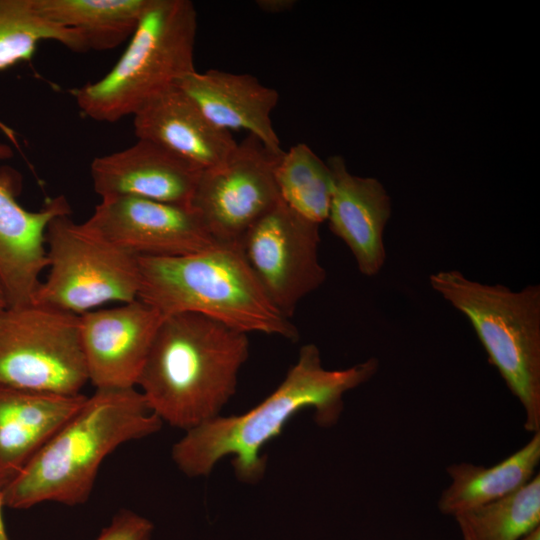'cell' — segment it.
<instances>
[{"label":"cell","mask_w":540,"mask_h":540,"mask_svg":"<svg viewBox=\"0 0 540 540\" xmlns=\"http://www.w3.org/2000/svg\"><path fill=\"white\" fill-rule=\"evenodd\" d=\"M377 370L376 358L328 370L322 364L319 348L306 344L268 397L244 414L219 415L185 431L172 447V459L182 473L199 477L209 475L220 459L232 456L236 477L256 483L266 469L262 448L280 435L294 415L313 408L319 425L335 424L343 410L344 394L367 382Z\"/></svg>","instance_id":"obj_1"},{"label":"cell","mask_w":540,"mask_h":540,"mask_svg":"<svg viewBox=\"0 0 540 540\" xmlns=\"http://www.w3.org/2000/svg\"><path fill=\"white\" fill-rule=\"evenodd\" d=\"M248 356L244 332L199 314L164 316L137 386L162 422L187 431L220 415Z\"/></svg>","instance_id":"obj_2"},{"label":"cell","mask_w":540,"mask_h":540,"mask_svg":"<svg viewBox=\"0 0 540 540\" xmlns=\"http://www.w3.org/2000/svg\"><path fill=\"white\" fill-rule=\"evenodd\" d=\"M162 423L135 388L96 389L1 490L4 506L84 504L104 459L124 443L157 433Z\"/></svg>","instance_id":"obj_3"},{"label":"cell","mask_w":540,"mask_h":540,"mask_svg":"<svg viewBox=\"0 0 540 540\" xmlns=\"http://www.w3.org/2000/svg\"><path fill=\"white\" fill-rule=\"evenodd\" d=\"M138 262V299L163 317L194 313L246 334L298 338L297 328L270 301L239 244L184 256L138 257Z\"/></svg>","instance_id":"obj_4"},{"label":"cell","mask_w":540,"mask_h":540,"mask_svg":"<svg viewBox=\"0 0 540 540\" xmlns=\"http://www.w3.org/2000/svg\"><path fill=\"white\" fill-rule=\"evenodd\" d=\"M429 282L471 323L492 364L525 412V429L540 432V286L512 291L460 271L433 273Z\"/></svg>","instance_id":"obj_5"},{"label":"cell","mask_w":540,"mask_h":540,"mask_svg":"<svg viewBox=\"0 0 540 540\" xmlns=\"http://www.w3.org/2000/svg\"><path fill=\"white\" fill-rule=\"evenodd\" d=\"M197 25L191 1L151 0L111 70L73 91L81 112L96 121H118L195 71Z\"/></svg>","instance_id":"obj_6"},{"label":"cell","mask_w":540,"mask_h":540,"mask_svg":"<svg viewBox=\"0 0 540 540\" xmlns=\"http://www.w3.org/2000/svg\"><path fill=\"white\" fill-rule=\"evenodd\" d=\"M48 274L32 302L81 315L108 302L138 299V257L109 242L69 214L46 231Z\"/></svg>","instance_id":"obj_7"},{"label":"cell","mask_w":540,"mask_h":540,"mask_svg":"<svg viewBox=\"0 0 540 540\" xmlns=\"http://www.w3.org/2000/svg\"><path fill=\"white\" fill-rule=\"evenodd\" d=\"M88 381L79 315L33 302L0 311V385L77 395Z\"/></svg>","instance_id":"obj_8"},{"label":"cell","mask_w":540,"mask_h":540,"mask_svg":"<svg viewBox=\"0 0 540 540\" xmlns=\"http://www.w3.org/2000/svg\"><path fill=\"white\" fill-rule=\"evenodd\" d=\"M319 244V224L302 217L281 199L239 242L266 295L289 319L299 302L326 280L318 257Z\"/></svg>","instance_id":"obj_9"},{"label":"cell","mask_w":540,"mask_h":540,"mask_svg":"<svg viewBox=\"0 0 540 540\" xmlns=\"http://www.w3.org/2000/svg\"><path fill=\"white\" fill-rule=\"evenodd\" d=\"M282 153L248 135L223 164L201 170L189 206L218 244H239L278 202L274 169Z\"/></svg>","instance_id":"obj_10"},{"label":"cell","mask_w":540,"mask_h":540,"mask_svg":"<svg viewBox=\"0 0 540 540\" xmlns=\"http://www.w3.org/2000/svg\"><path fill=\"white\" fill-rule=\"evenodd\" d=\"M85 225L137 257H176L219 245L190 207L138 197L102 198Z\"/></svg>","instance_id":"obj_11"},{"label":"cell","mask_w":540,"mask_h":540,"mask_svg":"<svg viewBox=\"0 0 540 540\" xmlns=\"http://www.w3.org/2000/svg\"><path fill=\"white\" fill-rule=\"evenodd\" d=\"M162 319L139 299L79 315L88 377L96 389L137 386Z\"/></svg>","instance_id":"obj_12"},{"label":"cell","mask_w":540,"mask_h":540,"mask_svg":"<svg viewBox=\"0 0 540 540\" xmlns=\"http://www.w3.org/2000/svg\"><path fill=\"white\" fill-rule=\"evenodd\" d=\"M0 143V160L12 157ZM70 214L63 196L50 199L40 210L29 211L15 199L12 187L0 179V281L8 306L32 302L47 269L46 231L57 216Z\"/></svg>","instance_id":"obj_13"},{"label":"cell","mask_w":540,"mask_h":540,"mask_svg":"<svg viewBox=\"0 0 540 540\" xmlns=\"http://www.w3.org/2000/svg\"><path fill=\"white\" fill-rule=\"evenodd\" d=\"M201 170L146 140L99 156L90 164L94 191L102 198L130 196L189 206Z\"/></svg>","instance_id":"obj_14"},{"label":"cell","mask_w":540,"mask_h":540,"mask_svg":"<svg viewBox=\"0 0 540 540\" xmlns=\"http://www.w3.org/2000/svg\"><path fill=\"white\" fill-rule=\"evenodd\" d=\"M132 116L138 139L166 149L199 170L223 164L238 145L177 85L152 97Z\"/></svg>","instance_id":"obj_15"},{"label":"cell","mask_w":540,"mask_h":540,"mask_svg":"<svg viewBox=\"0 0 540 540\" xmlns=\"http://www.w3.org/2000/svg\"><path fill=\"white\" fill-rule=\"evenodd\" d=\"M327 164L333 178L330 230L349 248L358 270L375 276L386 260L383 233L391 215L390 198L377 179L351 174L342 157L332 156Z\"/></svg>","instance_id":"obj_16"},{"label":"cell","mask_w":540,"mask_h":540,"mask_svg":"<svg viewBox=\"0 0 540 540\" xmlns=\"http://www.w3.org/2000/svg\"><path fill=\"white\" fill-rule=\"evenodd\" d=\"M176 85L218 128L228 132L245 130L273 152H283L271 119L279 93L255 76L216 69L195 70Z\"/></svg>","instance_id":"obj_17"},{"label":"cell","mask_w":540,"mask_h":540,"mask_svg":"<svg viewBox=\"0 0 540 540\" xmlns=\"http://www.w3.org/2000/svg\"><path fill=\"white\" fill-rule=\"evenodd\" d=\"M86 396L0 385V489L27 466Z\"/></svg>","instance_id":"obj_18"},{"label":"cell","mask_w":540,"mask_h":540,"mask_svg":"<svg viewBox=\"0 0 540 540\" xmlns=\"http://www.w3.org/2000/svg\"><path fill=\"white\" fill-rule=\"evenodd\" d=\"M539 461L540 432H536L522 448L493 466L450 465L451 483L438 501L440 512L455 516L518 491L535 476Z\"/></svg>","instance_id":"obj_19"},{"label":"cell","mask_w":540,"mask_h":540,"mask_svg":"<svg viewBox=\"0 0 540 540\" xmlns=\"http://www.w3.org/2000/svg\"><path fill=\"white\" fill-rule=\"evenodd\" d=\"M151 0H34L46 19L78 31L89 50H110L134 33Z\"/></svg>","instance_id":"obj_20"},{"label":"cell","mask_w":540,"mask_h":540,"mask_svg":"<svg viewBox=\"0 0 540 540\" xmlns=\"http://www.w3.org/2000/svg\"><path fill=\"white\" fill-rule=\"evenodd\" d=\"M274 178L279 197L288 207L316 224L327 220L332 173L309 146L299 143L283 151L275 165Z\"/></svg>","instance_id":"obj_21"},{"label":"cell","mask_w":540,"mask_h":540,"mask_svg":"<svg viewBox=\"0 0 540 540\" xmlns=\"http://www.w3.org/2000/svg\"><path fill=\"white\" fill-rule=\"evenodd\" d=\"M463 540H519L540 526V475L518 491L454 516Z\"/></svg>","instance_id":"obj_22"},{"label":"cell","mask_w":540,"mask_h":540,"mask_svg":"<svg viewBox=\"0 0 540 540\" xmlns=\"http://www.w3.org/2000/svg\"><path fill=\"white\" fill-rule=\"evenodd\" d=\"M44 40L57 41L75 52L89 50L78 31L46 19L34 0H0V70L29 61Z\"/></svg>","instance_id":"obj_23"},{"label":"cell","mask_w":540,"mask_h":540,"mask_svg":"<svg viewBox=\"0 0 540 540\" xmlns=\"http://www.w3.org/2000/svg\"><path fill=\"white\" fill-rule=\"evenodd\" d=\"M153 524L131 511L121 510L102 529L96 540H151Z\"/></svg>","instance_id":"obj_24"},{"label":"cell","mask_w":540,"mask_h":540,"mask_svg":"<svg viewBox=\"0 0 540 540\" xmlns=\"http://www.w3.org/2000/svg\"><path fill=\"white\" fill-rule=\"evenodd\" d=\"M258 8L268 14H280L290 11L295 5V0H257Z\"/></svg>","instance_id":"obj_25"},{"label":"cell","mask_w":540,"mask_h":540,"mask_svg":"<svg viewBox=\"0 0 540 540\" xmlns=\"http://www.w3.org/2000/svg\"><path fill=\"white\" fill-rule=\"evenodd\" d=\"M3 507L5 506L3 502L2 491L0 489V540H10L4 524Z\"/></svg>","instance_id":"obj_26"},{"label":"cell","mask_w":540,"mask_h":540,"mask_svg":"<svg viewBox=\"0 0 540 540\" xmlns=\"http://www.w3.org/2000/svg\"><path fill=\"white\" fill-rule=\"evenodd\" d=\"M519 540H540V526L530 531Z\"/></svg>","instance_id":"obj_27"},{"label":"cell","mask_w":540,"mask_h":540,"mask_svg":"<svg viewBox=\"0 0 540 540\" xmlns=\"http://www.w3.org/2000/svg\"><path fill=\"white\" fill-rule=\"evenodd\" d=\"M8 306L5 291L0 281V311Z\"/></svg>","instance_id":"obj_28"}]
</instances>
